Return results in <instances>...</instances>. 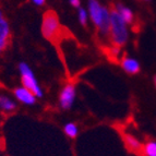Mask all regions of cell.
<instances>
[{"label":"cell","mask_w":156,"mask_h":156,"mask_svg":"<svg viewBox=\"0 0 156 156\" xmlns=\"http://www.w3.org/2000/svg\"><path fill=\"white\" fill-rule=\"evenodd\" d=\"M76 98V85L71 83L66 84L60 91L59 94V106L61 109L69 110L72 108Z\"/></svg>","instance_id":"obj_5"},{"label":"cell","mask_w":156,"mask_h":156,"mask_svg":"<svg viewBox=\"0 0 156 156\" xmlns=\"http://www.w3.org/2000/svg\"><path fill=\"white\" fill-rule=\"evenodd\" d=\"M69 3L72 5L73 8H80L81 7V0H69Z\"/></svg>","instance_id":"obj_15"},{"label":"cell","mask_w":156,"mask_h":156,"mask_svg":"<svg viewBox=\"0 0 156 156\" xmlns=\"http://www.w3.org/2000/svg\"><path fill=\"white\" fill-rule=\"evenodd\" d=\"M121 67H122L123 71L128 74H136L141 70V66L139 61L131 57L123 58L122 61H121Z\"/></svg>","instance_id":"obj_8"},{"label":"cell","mask_w":156,"mask_h":156,"mask_svg":"<svg viewBox=\"0 0 156 156\" xmlns=\"http://www.w3.org/2000/svg\"><path fill=\"white\" fill-rule=\"evenodd\" d=\"M109 36L112 39V43L115 47L120 48L127 44L129 39V30L128 24L125 22L120 14L115 10H110V31Z\"/></svg>","instance_id":"obj_2"},{"label":"cell","mask_w":156,"mask_h":156,"mask_svg":"<svg viewBox=\"0 0 156 156\" xmlns=\"http://www.w3.org/2000/svg\"><path fill=\"white\" fill-rule=\"evenodd\" d=\"M14 96L16 97L19 101H21L22 104L27 105V106H33L36 103V96L32 93L30 90L25 89L24 86H18L13 91Z\"/></svg>","instance_id":"obj_7"},{"label":"cell","mask_w":156,"mask_h":156,"mask_svg":"<svg viewBox=\"0 0 156 156\" xmlns=\"http://www.w3.org/2000/svg\"><path fill=\"white\" fill-rule=\"evenodd\" d=\"M142 150L145 156H156V141H148Z\"/></svg>","instance_id":"obj_13"},{"label":"cell","mask_w":156,"mask_h":156,"mask_svg":"<svg viewBox=\"0 0 156 156\" xmlns=\"http://www.w3.org/2000/svg\"><path fill=\"white\" fill-rule=\"evenodd\" d=\"M32 2L35 5H37V7H42V5H45L46 0H32Z\"/></svg>","instance_id":"obj_16"},{"label":"cell","mask_w":156,"mask_h":156,"mask_svg":"<svg viewBox=\"0 0 156 156\" xmlns=\"http://www.w3.org/2000/svg\"><path fill=\"white\" fill-rule=\"evenodd\" d=\"M89 19L90 18H89V12H87V10H86L85 8L80 7V8L78 9V20L81 23V25L85 26Z\"/></svg>","instance_id":"obj_14"},{"label":"cell","mask_w":156,"mask_h":156,"mask_svg":"<svg viewBox=\"0 0 156 156\" xmlns=\"http://www.w3.org/2000/svg\"><path fill=\"white\" fill-rule=\"evenodd\" d=\"M144 1H150V0H144Z\"/></svg>","instance_id":"obj_18"},{"label":"cell","mask_w":156,"mask_h":156,"mask_svg":"<svg viewBox=\"0 0 156 156\" xmlns=\"http://www.w3.org/2000/svg\"><path fill=\"white\" fill-rule=\"evenodd\" d=\"M154 84H155V87H156V76H154Z\"/></svg>","instance_id":"obj_17"},{"label":"cell","mask_w":156,"mask_h":156,"mask_svg":"<svg viewBox=\"0 0 156 156\" xmlns=\"http://www.w3.org/2000/svg\"><path fill=\"white\" fill-rule=\"evenodd\" d=\"M60 25L58 16L54 11H48L43 16L42 22V34L48 41H52L57 36Z\"/></svg>","instance_id":"obj_4"},{"label":"cell","mask_w":156,"mask_h":156,"mask_svg":"<svg viewBox=\"0 0 156 156\" xmlns=\"http://www.w3.org/2000/svg\"><path fill=\"white\" fill-rule=\"evenodd\" d=\"M11 36V30L8 20L5 18L2 11L0 10V54L3 52L9 44Z\"/></svg>","instance_id":"obj_6"},{"label":"cell","mask_w":156,"mask_h":156,"mask_svg":"<svg viewBox=\"0 0 156 156\" xmlns=\"http://www.w3.org/2000/svg\"><path fill=\"white\" fill-rule=\"evenodd\" d=\"M16 108V101H13L12 98L5 95H0V110L5 112H14Z\"/></svg>","instance_id":"obj_10"},{"label":"cell","mask_w":156,"mask_h":156,"mask_svg":"<svg viewBox=\"0 0 156 156\" xmlns=\"http://www.w3.org/2000/svg\"><path fill=\"white\" fill-rule=\"evenodd\" d=\"M19 71H20V76H21L22 86L30 90L36 96V98H42L44 96V92H43L31 67L24 61H21L19 63Z\"/></svg>","instance_id":"obj_3"},{"label":"cell","mask_w":156,"mask_h":156,"mask_svg":"<svg viewBox=\"0 0 156 156\" xmlns=\"http://www.w3.org/2000/svg\"><path fill=\"white\" fill-rule=\"evenodd\" d=\"M63 131H65L66 134L71 139H74L78 136L79 134V128L76 123L73 122H68L67 125H65L63 127Z\"/></svg>","instance_id":"obj_12"},{"label":"cell","mask_w":156,"mask_h":156,"mask_svg":"<svg viewBox=\"0 0 156 156\" xmlns=\"http://www.w3.org/2000/svg\"><path fill=\"white\" fill-rule=\"evenodd\" d=\"M125 142L127 147L132 152H140L143 146L141 144V142L136 138H134L131 134H126L125 135Z\"/></svg>","instance_id":"obj_11"},{"label":"cell","mask_w":156,"mask_h":156,"mask_svg":"<svg viewBox=\"0 0 156 156\" xmlns=\"http://www.w3.org/2000/svg\"><path fill=\"white\" fill-rule=\"evenodd\" d=\"M87 12L92 23L103 36H108L110 31V10L98 0H89Z\"/></svg>","instance_id":"obj_1"},{"label":"cell","mask_w":156,"mask_h":156,"mask_svg":"<svg viewBox=\"0 0 156 156\" xmlns=\"http://www.w3.org/2000/svg\"><path fill=\"white\" fill-rule=\"evenodd\" d=\"M115 10L119 13L120 16L125 20V22L128 24V25L133 23L134 14H133L132 10H131L130 8H128L127 5H122L121 2H118V3H116V5H115Z\"/></svg>","instance_id":"obj_9"}]
</instances>
